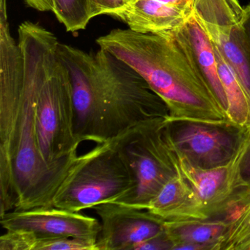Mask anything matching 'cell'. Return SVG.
I'll list each match as a JSON object with an SVG mask.
<instances>
[{
	"mask_svg": "<svg viewBox=\"0 0 250 250\" xmlns=\"http://www.w3.org/2000/svg\"><path fill=\"white\" fill-rule=\"evenodd\" d=\"M218 71L228 102V119L237 125L250 128V96L234 70L213 46Z\"/></svg>",
	"mask_w": 250,
	"mask_h": 250,
	"instance_id": "e0dca14e",
	"label": "cell"
},
{
	"mask_svg": "<svg viewBox=\"0 0 250 250\" xmlns=\"http://www.w3.org/2000/svg\"><path fill=\"white\" fill-rule=\"evenodd\" d=\"M133 0H87L90 20L125 6Z\"/></svg>",
	"mask_w": 250,
	"mask_h": 250,
	"instance_id": "ffe728a7",
	"label": "cell"
},
{
	"mask_svg": "<svg viewBox=\"0 0 250 250\" xmlns=\"http://www.w3.org/2000/svg\"><path fill=\"white\" fill-rule=\"evenodd\" d=\"M165 119L147 120L118 136V147L132 170L136 184L128 195L116 203L145 209L176 174L164 134Z\"/></svg>",
	"mask_w": 250,
	"mask_h": 250,
	"instance_id": "8992f818",
	"label": "cell"
},
{
	"mask_svg": "<svg viewBox=\"0 0 250 250\" xmlns=\"http://www.w3.org/2000/svg\"><path fill=\"white\" fill-rule=\"evenodd\" d=\"M165 5L178 8L190 15L192 13L194 0H156Z\"/></svg>",
	"mask_w": 250,
	"mask_h": 250,
	"instance_id": "44dd1931",
	"label": "cell"
},
{
	"mask_svg": "<svg viewBox=\"0 0 250 250\" xmlns=\"http://www.w3.org/2000/svg\"><path fill=\"white\" fill-rule=\"evenodd\" d=\"M174 33L188 49L196 68L227 114L228 102L219 77L214 49L194 14L191 13Z\"/></svg>",
	"mask_w": 250,
	"mask_h": 250,
	"instance_id": "4fadbf2b",
	"label": "cell"
},
{
	"mask_svg": "<svg viewBox=\"0 0 250 250\" xmlns=\"http://www.w3.org/2000/svg\"><path fill=\"white\" fill-rule=\"evenodd\" d=\"M52 13L67 32L85 30L90 22L87 0H53Z\"/></svg>",
	"mask_w": 250,
	"mask_h": 250,
	"instance_id": "ac0fdd59",
	"label": "cell"
},
{
	"mask_svg": "<svg viewBox=\"0 0 250 250\" xmlns=\"http://www.w3.org/2000/svg\"><path fill=\"white\" fill-rule=\"evenodd\" d=\"M101 219L97 250H137L165 233L164 221L146 209L109 202L93 208Z\"/></svg>",
	"mask_w": 250,
	"mask_h": 250,
	"instance_id": "9c48e42d",
	"label": "cell"
},
{
	"mask_svg": "<svg viewBox=\"0 0 250 250\" xmlns=\"http://www.w3.org/2000/svg\"><path fill=\"white\" fill-rule=\"evenodd\" d=\"M96 42L145 79L167 106V118L229 121L174 30L145 34L115 29Z\"/></svg>",
	"mask_w": 250,
	"mask_h": 250,
	"instance_id": "3957f363",
	"label": "cell"
},
{
	"mask_svg": "<svg viewBox=\"0 0 250 250\" xmlns=\"http://www.w3.org/2000/svg\"><path fill=\"white\" fill-rule=\"evenodd\" d=\"M43 5H44L46 11H51L52 12L54 9V1L53 0H42Z\"/></svg>",
	"mask_w": 250,
	"mask_h": 250,
	"instance_id": "cb8c5ba5",
	"label": "cell"
},
{
	"mask_svg": "<svg viewBox=\"0 0 250 250\" xmlns=\"http://www.w3.org/2000/svg\"><path fill=\"white\" fill-rule=\"evenodd\" d=\"M172 250H219L228 229L223 217L164 222Z\"/></svg>",
	"mask_w": 250,
	"mask_h": 250,
	"instance_id": "9a60e30c",
	"label": "cell"
},
{
	"mask_svg": "<svg viewBox=\"0 0 250 250\" xmlns=\"http://www.w3.org/2000/svg\"><path fill=\"white\" fill-rule=\"evenodd\" d=\"M106 15L125 23L133 31L145 34L173 31L182 26L189 16L156 0H133L125 6L109 11Z\"/></svg>",
	"mask_w": 250,
	"mask_h": 250,
	"instance_id": "7c38bea8",
	"label": "cell"
},
{
	"mask_svg": "<svg viewBox=\"0 0 250 250\" xmlns=\"http://www.w3.org/2000/svg\"><path fill=\"white\" fill-rule=\"evenodd\" d=\"M168 145L175 171L191 186L208 217L223 216L235 194L230 163L214 169H201Z\"/></svg>",
	"mask_w": 250,
	"mask_h": 250,
	"instance_id": "8fae6325",
	"label": "cell"
},
{
	"mask_svg": "<svg viewBox=\"0 0 250 250\" xmlns=\"http://www.w3.org/2000/svg\"><path fill=\"white\" fill-rule=\"evenodd\" d=\"M37 138L42 159L51 166L71 167L78 158L72 84L58 58L43 82L37 106Z\"/></svg>",
	"mask_w": 250,
	"mask_h": 250,
	"instance_id": "5b68a950",
	"label": "cell"
},
{
	"mask_svg": "<svg viewBox=\"0 0 250 250\" xmlns=\"http://www.w3.org/2000/svg\"><path fill=\"white\" fill-rule=\"evenodd\" d=\"M145 209L164 222L209 219L191 186L178 172Z\"/></svg>",
	"mask_w": 250,
	"mask_h": 250,
	"instance_id": "5bb4252c",
	"label": "cell"
},
{
	"mask_svg": "<svg viewBox=\"0 0 250 250\" xmlns=\"http://www.w3.org/2000/svg\"><path fill=\"white\" fill-rule=\"evenodd\" d=\"M5 230H23L40 237H71L97 241L102 225L96 218L55 206H38L0 215Z\"/></svg>",
	"mask_w": 250,
	"mask_h": 250,
	"instance_id": "30bf717a",
	"label": "cell"
},
{
	"mask_svg": "<svg viewBox=\"0 0 250 250\" xmlns=\"http://www.w3.org/2000/svg\"><path fill=\"white\" fill-rule=\"evenodd\" d=\"M220 217L228 226L219 250H250V188L237 191Z\"/></svg>",
	"mask_w": 250,
	"mask_h": 250,
	"instance_id": "2e32d148",
	"label": "cell"
},
{
	"mask_svg": "<svg viewBox=\"0 0 250 250\" xmlns=\"http://www.w3.org/2000/svg\"><path fill=\"white\" fill-rule=\"evenodd\" d=\"M238 0H194L192 14L250 96V58Z\"/></svg>",
	"mask_w": 250,
	"mask_h": 250,
	"instance_id": "ba28073f",
	"label": "cell"
},
{
	"mask_svg": "<svg viewBox=\"0 0 250 250\" xmlns=\"http://www.w3.org/2000/svg\"><path fill=\"white\" fill-rule=\"evenodd\" d=\"M230 167L235 194L240 190L250 188V128L247 129Z\"/></svg>",
	"mask_w": 250,
	"mask_h": 250,
	"instance_id": "d6986e66",
	"label": "cell"
},
{
	"mask_svg": "<svg viewBox=\"0 0 250 250\" xmlns=\"http://www.w3.org/2000/svg\"><path fill=\"white\" fill-rule=\"evenodd\" d=\"M242 26L245 34L246 41H247V47H248L249 55L250 58V5H247L244 8L242 17Z\"/></svg>",
	"mask_w": 250,
	"mask_h": 250,
	"instance_id": "7402d4cb",
	"label": "cell"
},
{
	"mask_svg": "<svg viewBox=\"0 0 250 250\" xmlns=\"http://www.w3.org/2000/svg\"><path fill=\"white\" fill-rule=\"evenodd\" d=\"M58 55L71 77L81 143L101 144L143 121L169 118L166 104L145 79L109 52L60 43Z\"/></svg>",
	"mask_w": 250,
	"mask_h": 250,
	"instance_id": "7a4b0ae2",
	"label": "cell"
},
{
	"mask_svg": "<svg viewBox=\"0 0 250 250\" xmlns=\"http://www.w3.org/2000/svg\"><path fill=\"white\" fill-rule=\"evenodd\" d=\"M247 129L230 121L166 118L164 123L168 143L191 165L206 169L229 165L236 156Z\"/></svg>",
	"mask_w": 250,
	"mask_h": 250,
	"instance_id": "52a82bcc",
	"label": "cell"
},
{
	"mask_svg": "<svg viewBox=\"0 0 250 250\" xmlns=\"http://www.w3.org/2000/svg\"><path fill=\"white\" fill-rule=\"evenodd\" d=\"M134 174L118 147V136L83 155L55 194L53 206L81 212L118 202L135 187Z\"/></svg>",
	"mask_w": 250,
	"mask_h": 250,
	"instance_id": "277c9868",
	"label": "cell"
},
{
	"mask_svg": "<svg viewBox=\"0 0 250 250\" xmlns=\"http://www.w3.org/2000/svg\"><path fill=\"white\" fill-rule=\"evenodd\" d=\"M24 2L29 7L33 8V9L42 11V12L46 11L42 0H24Z\"/></svg>",
	"mask_w": 250,
	"mask_h": 250,
	"instance_id": "603a6c76",
	"label": "cell"
},
{
	"mask_svg": "<svg viewBox=\"0 0 250 250\" xmlns=\"http://www.w3.org/2000/svg\"><path fill=\"white\" fill-rule=\"evenodd\" d=\"M11 36L0 16V215L52 206L74 166H51L37 138V106L43 82L58 60L60 42L43 26L26 21Z\"/></svg>",
	"mask_w": 250,
	"mask_h": 250,
	"instance_id": "6da1fadb",
	"label": "cell"
}]
</instances>
